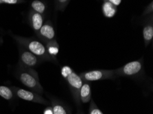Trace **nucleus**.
Instances as JSON below:
<instances>
[{"mask_svg":"<svg viewBox=\"0 0 153 114\" xmlns=\"http://www.w3.org/2000/svg\"><path fill=\"white\" fill-rule=\"evenodd\" d=\"M15 74L18 80L28 89L39 94H43V88L41 85L38 73L34 68L26 67L19 63Z\"/></svg>","mask_w":153,"mask_h":114,"instance_id":"obj_1","label":"nucleus"},{"mask_svg":"<svg viewBox=\"0 0 153 114\" xmlns=\"http://www.w3.org/2000/svg\"><path fill=\"white\" fill-rule=\"evenodd\" d=\"M14 39L17 41L19 45L23 46L30 52L33 53L36 57H38L41 61H52L50 57L48 55L45 45L43 43L34 38H24L18 36L13 35Z\"/></svg>","mask_w":153,"mask_h":114,"instance_id":"obj_2","label":"nucleus"},{"mask_svg":"<svg viewBox=\"0 0 153 114\" xmlns=\"http://www.w3.org/2000/svg\"><path fill=\"white\" fill-rule=\"evenodd\" d=\"M62 76L68 83L74 99L78 104L80 103V91L83 84V81L79 74L76 73L74 70L68 66H64L61 70Z\"/></svg>","mask_w":153,"mask_h":114,"instance_id":"obj_3","label":"nucleus"},{"mask_svg":"<svg viewBox=\"0 0 153 114\" xmlns=\"http://www.w3.org/2000/svg\"><path fill=\"white\" fill-rule=\"evenodd\" d=\"M79 76L83 82L113 79L117 77L115 70H94L80 73Z\"/></svg>","mask_w":153,"mask_h":114,"instance_id":"obj_4","label":"nucleus"},{"mask_svg":"<svg viewBox=\"0 0 153 114\" xmlns=\"http://www.w3.org/2000/svg\"><path fill=\"white\" fill-rule=\"evenodd\" d=\"M143 68V59L127 63L124 66L115 69L117 76H135L138 75Z\"/></svg>","mask_w":153,"mask_h":114,"instance_id":"obj_5","label":"nucleus"},{"mask_svg":"<svg viewBox=\"0 0 153 114\" xmlns=\"http://www.w3.org/2000/svg\"><path fill=\"white\" fill-rule=\"evenodd\" d=\"M19 63L26 67L34 68L42 62L35 55L20 45L19 46Z\"/></svg>","mask_w":153,"mask_h":114,"instance_id":"obj_6","label":"nucleus"},{"mask_svg":"<svg viewBox=\"0 0 153 114\" xmlns=\"http://www.w3.org/2000/svg\"><path fill=\"white\" fill-rule=\"evenodd\" d=\"M12 90L15 93V94L19 98H20L21 99L24 100V101L34 102V103L43 104H49V102L47 100L43 99L40 94H37V93L28 91V90H25L24 89H21V88L17 87H13Z\"/></svg>","mask_w":153,"mask_h":114,"instance_id":"obj_7","label":"nucleus"},{"mask_svg":"<svg viewBox=\"0 0 153 114\" xmlns=\"http://www.w3.org/2000/svg\"><path fill=\"white\" fill-rule=\"evenodd\" d=\"M36 34L40 40L45 44L55 39V30L50 21H48L43 24Z\"/></svg>","mask_w":153,"mask_h":114,"instance_id":"obj_8","label":"nucleus"},{"mask_svg":"<svg viewBox=\"0 0 153 114\" xmlns=\"http://www.w3.org/2000/svg\"><path fill=\"white\" fill-rule=\"evenodd\" d=\"M29 20L30 25L35 32H38L43 25V17L42 15L32 10L29 14Z\"/></svg>","mask_w":153,"mask_h":114,"instance_id":"obj_9","label":"nucleus"},{"mask_svg":"<svg viewBox=\"0 0 153 114\" xmlns=\"http://www.w3.org/2000/svg\"><path fill=\"white\" fill-rule=\"evenodd\" d=\"M143 38L146 46H148L153 38V22L152 15L150 20H148L143 28Z\"/></svg>","mask_w":153,"mask_h":114,"instance_id":"obj_10","label":"nucleus"},{"mask_svg":"<svg viewBox=\"0 0 153 114\" xmlns=\"http://www.w3.org/2000/svg\"><path fill=\"white\" fill-rule=\"evenodd\" d=\"M45 48L47 50L48 54L52 59V61L55 63H58L56 57L59 51V45L56 39L45 43Z\"/></svg>","mask_w":153,"mask_h":114,"instance_id":"obj_11","label":"nucleus"},{"mask_svg":"<svg viewBox=\"0 0 153 114\" xmlns=\"http://www.w3.org/2000/svg\"><path fill=\"white\" fill-rule=\"evenodd\" d=\"M91 91L90 85L87 82H83L80 91V99L83 103H87L91 101Z\"/></svg>","mask_w":153,"mask_h":114,"instance_id":"obj_12","label":"nucleus"},{"mask_svg":"<svg viewBox=\"0 0 153 114\" xmlns=\"http://www.w3.org/2000/svg\"><path fill=\"white\" fill-rule=\"evenodd\" d=\"M103 15L106 18H112L115 15L117 12V6L109 3L108 1H103L102 6Z\"/></svg>","mask_w":153,"mask_h":114,"instance_id":"obj_13","label":"nucleus"},{"mask_svg":"<svg viewBox=\"0 0 153 114\" xmlns=\"http://www.w3.org/2000/svg\"><path fill=\"white\" fill-rule=\"evenodd\" d=\"M52 108L54 114H68L65 107L56 99L52 100Z\"/></svg>","mask_w":153,"mask_h":114,"instance_id":"obj_14","label":"nucleus"},{"mask_svg":"<svg viewBox=\"0 0 153 114\" xmlns=\"http://www.w3.org/2000/svg\"><path fill=\"white\" fill-rule=\"evenodd\" d=\"M31 6L32 10L36 12V13L41 14V15L45 13L46 9L45 4L43 2L39 1V0H34V1H32Z\"/></svg>","mask_w":153,"mask_h":114,"instance_id":"obj_15","label":"nucleus"},{"mask_svg":"<svg viewBox=\"0 0 153 114\" xmlns=\"http://www.w3.org/2000/svg\"><path fill=\"white\" fill-rule=\"evenodd\" d=\"M0 96L6 100H10L13 97V91L6 86H0Z\"/></svg>","mask_w":153,"mask_h":114,"instance_id":"obj_16","label":"nucleus"},{"mask_svg":"<svg viewBox=\"0 0 153 114\" xmlns=\"http://www.w3.org/2000/svg\"><path fill=\"white\" fill-rule=\"evenodd\" d=\"M70 0H55L56 10L63 11L68 5Z\"/></svg>","mask_w":153,"mask_h":114,"instance_id":"obj_17","label":"nucleus"},{"mask_svg":"<svg viewBox=\"0 0 153 114\" xmlns=\"http://www.w3.org/2000/svg\"><path fill=\"white\" fill-rule=\"evenodd\" d=\"M89 114H104V113L102 112L100 109L98 107V106H97L96 104L95 103L94 101L91 100V102H90Z\"/></svg>","mask_w":153,"mask_h":114,"instance_id":"obj_18","label":"nucleus"},{"mask_svg":"<svg viewBox=\"0 0 153 114\" xmlns=\"http://www.w3.org/2000/svg\"><path fill=\"white\" fill-rule=\"evenodd\" d=\"M153 12V3L152 1H151L149 5H148L146 8H145L144 11L143 13V16H146V15H152Z\"/></svg>","mask_w":153,"mask_h":114,"instance_id":"obj_19","label":"nucleus"},{"mask_svg":"<svg viewBox=\"0 0 153 114\" xmlns=\"http://www.w3.org/2000/svg\"><path fill=\"white\" fill-rule=\"evenodd\" d=\"M1 3L8 4H16L24 2V0H1Z\"/></svg>","mask_w":153,"mask_h":114,"instance_id":"obj_20","label":"nucleus"},{"mask_svg":"<svg viewBox=\"0 0 153 114\" xmlns=\"http://www.w3.org/2000/svg\"><path fill=\"white\" fill-rule=\"evenodd\" d=\"M122 0H103V1H108L115 6H119L122 3Z\"/></svg>","mask_w":153,"mask_h":114,"instance_id":"obj_21","label":"nucleus"},{"mask_svg":"<svg viewBox=\"0 0 153 114\" xmlns=\"http://www.w3.org/2000/svg\"><path fill=\"white\" fill-rule=\"evenodd\" d=\"M43 114H54L52 107H48L44 110Z\"/></svg>","mask_w":153,"mask_h":114,"instance_id":"obj_22","label":"nucleus"},{"mask_svg":"<svg viewBox=\"0 0 153 114\" xmlns=\"http://www.w3.org/2000/svg\"><path fill=\"white\" fill-rule=\"evenodd\" d=\"M0 4H1V0H0Z\"/></svg>","mask_w":153,"mask_h":114,"instance_id":"obj_23","label":"nucleus"},{"mask_svg":"<svg viewBox=\"0 0 153 114\" xmlns=\"http://www.w3.org/2000/svg\"><path fill=\"white\" fill-rule=\"evenodd\" d=\"M1 43V41H0V43Z\"/></svg>","mask_w":153,"mask_h":114,"instance_id":"obj_24","label":"nucleus"}]
</instances>
